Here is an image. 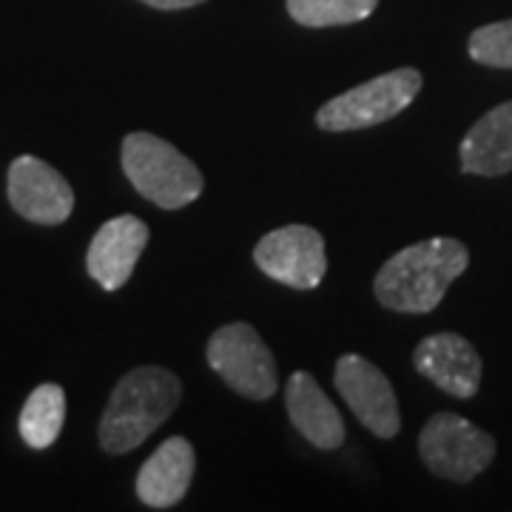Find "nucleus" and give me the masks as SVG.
<instances>
[{
  "mask_svg": "<svg viewBox=\"0 0 512 512\" xmlns=\"http://www.w3.org/2000/svg\"><path fill=\"white\" fill-rule=\"evenodd\" d=\"M194 470H197V456L191 441L183 436L165 439L137 473L140 501L154 510L177 507L194 481Z\"/></svg>",
  "mask_w": 512,
  "mask_h": 512,
  "instance_id": "12",
  "label": "nucleus"
},
{
  "mask_svg": "<svg viewBox=\"0 0 512 512\" xmlns=\"http://www.w3.org/2000/svg\"><path fill=\"white\" fill-rule=\"evenodd\" d=\"M9 202L23 220L37 225H60L72 217L74 191L66 177L49 163L23 154L9 165Z\"/></svg>",
  "mask_w": 512,
  "mask_h": 512,
  "instance_id": "9",
  "label": "nucleus"
},
{
  "mask_svg": "<svg viewBox=\"0 0 512 512\" xmlns=\"http://www.w3.org/2000/svg\"><path fill=\"white\" fill-rule=\"evenodd\" d=\"M285 404H288L291 424L311 441L313 447H319V450L342 447L345 421L311 373H305V370L293 373L285 387Z\"/></svg>",
  "mask_w": 512,
  "mask_h": 512,
  "instance_id": "13",
  "label": "nucleus"
},
{
  "mask_svg": "<svg viewBox=\"0 0 512 512\" xmlns=\"http://www.w3.org/2000/svg\"><path fill=\"white\" fill-rule=\"evenodd\" d=\"M464 174L504 177L512 171V100L490 109L458 146Z\"/></svg>",
  "mask_w": 512,
  "mask_h": 512,
  "instance_id": "14",
  "label": "nucleus"
},
{
  "mask_svg": "<svg viewBox=\"0 0 512 512\" xmlns=\"http://www.w3.org/2000/svg\"><path fill=\"white\" fill-rule=\"evenodd\" d=\"M66 421V393L57 384H40L32 390L20 410V439L26 441L32 450H46L52 447L63 430Z\"/></svg>",
  "mask_w": 512,
  "mask_h": 512,
  "instance_id": "15",
  "label": "nucleus"
},
{
  "mask_svg": "<svg viewBox=\"0 0 512 512\" xmlns=\"http://www.w3.org/2000/svg\"><path fill=\"white\" fill-rule=\"evenodd\" d=\"M467 265L470 251L464 242L450 237L424 239L384 262L373 282V293L390 311L430 313L439 308Z\"/></svg>",
  "mask_w": 512,
  "mask_h": 512,
  "instance_id": "1",
  "label": "nucleus"
},
{
  "mask_svg": "<svg viewBox=\"0 0 512 512\" xmlns=\"http://www.w3.org/2000/svg\"><path fill=\"white\" fill-rule=\"evenodd\" d=\"M146 6H154V9H191V6H200L205 0H140Z\"/></svg>",
  "mask_w": 512,
  "mask_h": 512,
  "instance_id": "18",
  "label": "nucleus"
},
{
  "mask_svg": "<svg viewBox=\"0 0 512 512\" xmlns=\"http://www.w3.org/2000/svg\"><path fill=\"white\" fill-rule=\"evenodd\" d=\"M256 268L276 282L313 291L322 285L328 271L325 237L311 225H285L256 242L254 248Z\"/></svg>",
  "mask_w": 512,
  "mask_h": 512,
  "instance_id": "7",
  "label": "nucleus"
},
{
  "mask_svg": "<svg viewBox=\"0 0 512 512\" xmlns=\"http://www.w3.org/2000/svg\"><path fill=\"white\" fill-rule=\"evenodd\" d=\"M333 382L353 416L379 439H393L402 430V410L393 384L387 382L379 367L365 356L348 353L336 362Z\"/></svg>",
  "mask_w": 512,
  "mask_h": 512,
  "instance_id": "8",
  "label": "nucleus"
},
{
  "mask_svg": "<svg viewBox=\"0 0 512 512\" xmlns=\"http://www.w3.org/2000/svg\"><path fill=\"white\" fill-rule=\"evenodd\" d=\"M413 367L456 399H473L481 384V356L458 333H436L413 350Z\"/></svg>",
  "mask_w": 512,
  "mask_h": 512,
  "instance_id": "10",
  "label": "nucleus"
},
{
  "mask_svg": "<svg viewBox=\"0 0 512 512\" xmlns=\"http://www.w3.org/2000/svg\"><path fill=\"white\" fill-rule=\"evenodd\" d=\"M419 456L433 476L467 484L495 458V439L456 413H436L419 436Z\"/></svg>",
  "mask_w": 512,
  "mask_h": 512,
  "instance_id": "5",
  "label": "nucleus"
},
{
  "mask_svg": "<svg viewBox=\"0 0 512 512\" xmlns=\"http://www.w3.org/2000/svg\"><path fill=\"white\" fill-rule=\"evenodd\" d=\"M285 6L299 26L325 29V26H348L370 18L379 0H285Z\"/></svg>",
  "mask_w": 512,
  "mask_h": 512,
  "instance_id": "16",
  "label": "nucleus"
},
{
  "mask_svg": "<svg viewBox=\"0 0 512 512\" xmlns=\"http://www.w3.org/2000/svg\"><path fill=\"white\" fill-rule=\"evenodd\" d=\"M470 57L490 69H512V18L487 23L470 35Z\"/></svg>",
  "mask_w": 512,
  "mask_h": 512,
  "instance_id": "17",
  "label": "nucleus"
},
{
  "mask_svg": "<svg viewBox=\"0 0 512 512\" xmlns=\"http://www.w3.org/2000/svg\"><path fill=\"white\" fill-rule=\"evenodd\" d=\"M205 356L211 370L239 396L251 402H265L276 393L279 379H276L274 353L248 322L222 325L208 339Z\"/></svg>",
  "mask_w": 512,
  "mask_h": 512,
  "instance_id": "6",
  "label": "nucleus"
},
{
  "mask_svg": "<svg viewBox=\"0 0 512 512\" xmlns=\"http://www.w3.org/2000/svg\"><path fill=\"white\" fill-rule=\"evenodd\" d=\"M123 171L148 202L165 211H177L197 200L205 188L200 168L180 148L148 131H131L123 140Z\"/></svg>",
  "mask_w": 512,
  "mask_h": 512,
  "instance_id": "3",
  "label": "nucleus"
},
{
  "mask_svg": "<svg viewBox=\"0 0 512 512\" xmlns=\"http://www.w3.org/2000/svg\"><path fill=\"white\" fill-rule=\"evenodd\" d=\"M421 74L416 69H393L367 80L328 100L316 111V126L322 131H359V128L379 126L399 117L416 97H419Z\"/></svg>",
  "mask_w": 512,
  "mask_h": 512,
  "instance_id": "4",
  "label": "nucleus"
},
{
  "mask_svg": "<svg viewBox=\"0 0 512 512\" xmlns=\"http://www.w3.org/2000/svg\"><path fill=\"white\" fill-rule=\"evenodd\" d=\"M148 245V225L134 214H123L103 222L94 234L86 268L103 291H120L126 285L140 254Z\"/></svg>",
  "mask_w": 512,
  "mask_h": 512,
  "instance_id": "11",
  "label": "nucleus"
},
{
  "mask_svg": "<svg viewBox=\"0 0 512 512\" xmlns=\"http://www.w3.org/2000/svg\"><path fill=\"white\" fill-rule=\"evenodd\" d=\"M183 399L180 379L165 367L146 365L126 373L111 390L100 419V447L109 456L137 450Z\"/></svg>",
  "mask_w": 512,
  "mask_h": 512,
  "instance_id": "2",
  "label": "nucleus"
}]
</instances>
